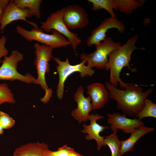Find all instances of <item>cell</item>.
Segmentation results:
<instances>
[{
  "mask_svg": "<svg viewBox=\"0 0 156 156\" xmlns=\"http://www.w3.org/2000/svg\"><path fill=\"white\" fill-rule=\"evenodd\" d=\"M121 45L120 42H115L110 37H106L103 41L94 45L96 49L94 52L90 54L83 53L80 55V58L86 60L87 66L90 68L95 67L99 69H105L109 55Z\"/></svg>",
  "mask_w": 156,
  "mask_h": 156,
  "instance_id": "obj_7",
  "label": "cell"
},
{
  "mask_svg": "<svg viewBox=\"0 0 156 156\" xmlns=\"http://www.w3.org/2000/svg\"><path fill=\"white\" fill-rule=\"evenodd\" d=\"M69 147L67 145L59 148L56 151H52L48 149L43 152L44 156H68Z\"/></svg>",
  "mask_w": 156,
  "mask_h": 156,
  "instance_id": "obj_25",
  "label": "cell"
},
{
  "mask_svg": "<svg viewBox=\"0 0 156 156\" xmlns=\"http://www.w3.org/2000/svg\"><path fill=\"white\" fill-rule=\"evenodd\" d=\"M16 32L29 42L36 41L48 46L52 49L59 48L71 45L66 37L55 30L51 34H46L41 29L34 28L28 30L20 26L16 27Z\"/></svg>",
  "mask_w": 156,
  "mask_h": 156,
  "instance_id": "obj_4",
  "label": "cell"
},
{
  "mask_svg": "<svg viewBox=\"0 0 156 156\" xmlns=\"http://www.w3.org/2000/svg\"><path fill=\"white\" fill-rule=\"evenodd\" d=\"M5 103H15L14 96L8 84L5 83L0 84V105Z\"/></svg>",
  "mask_w": 156,
  "mask_h": 156,
  "instance_id": "obj_23",
  "label": "cell"
},
{
  "mask_svg": "<svg viewBox=\"0 0 156 156\" xmlns=\"http://www.w3.org/2000/svg\"><path fill=\"white\" fill-rule=\"evenodd\" d=\"M52 59L57 64L56 68L59 77L56 94L58 98L61 100L63 98L64 92V84L67 77L74 73L79 72L81 78L88 76H91L94 74V70L85 65L86 60H82L80 63L75 65H72L69 63L68 57H66L65 61H61L57 57H53Z\"/></svg>",
  "mask_w": 156,
  "mask_h": 156,
  "instance_id": "obj_6",
  "label": "cell"
},
{
  "mask_svg": "<svg viewBox=\"0 0 156 156\" xmlns=\"http://www.w3.org/2000/svg\"><path fill=\"white\" fill-rule=\"evenodd\" d=\"M154 130L155 128L153 127L144 126L136 128L131 133L129 138L125 140L120 141L121 156L127 152L132 151L135 144L140 138Z\"/></svg>",
  "mask_w": 156,
  "mask_h": 156,
  "instance_id": "obj_16",
  "label": "cell"
},
{
  "mask_svg": "<svg viewBox=\"0 0 156 156\" xmlns=\"http://www.w3.org/2000/svg\"><path fill=\"white\" fill-rule=\"evenodd\" d=\"M84 89L80 86L75 93L74 97L77 104V108L71 112V116L79 123L88 120L89 113L92 110V100L90 96L86 97L84 95Z\"/></svg>",
  "mask_w": 156,
  "mask_h": 156,
  "instance_id": "obj_13",
  "label": "cell"
},
{
  "mask_svg": "<svg viewBox=\"0 0 156 156\" xmlns=\"http://www.w3.org/2000/svg\"><path fill=\"white\" fill-rule=\"evenodd\" d=\"M10 0H0V23L1 22L6 8Z\"/></svg>",
  "mask_w": 156,
  "mask_h": 156,
  "instance_id": "obj_27",
  "label": "cell"
},
{
  "mask_svg": "<svg viewBox=\"0 0 156 156\" xmlns=\"http://www.w3.org/2000/svg\"><path fill=\"white\" fill-rule=\"evenodd\" d=\"M87 93L91 98L92 109L95 110L103 107L109 98L108 90L102 83L96 82L87 87Z\"/></svg>",
  "mask_w": 156,
  "mask_h": 156,
  "instance_id": "obj_15",
  "label": "cell"
},
{
  "mask_svg": "<svg viewBox=\"0 0 156 156\" xmlns=\"http://www.w3.org/2000/svg\"><path fill=\"white\" fill-rule=\"evenodd\" d=\"M114 28L117 29L121 33L124 32L125 29L124 24L116 17H111L105 18L98 26L91 31V35L87 39V46L90 47L98 44L105 39L108 30Z\"/></svg>",
  "mask_w": 156,
  "mask_h": 156,
  "instance_id": "obj_10",
  "label": "cell"
},
{
  "mask_svg": "<svg viewBox=\"0 0 156 156\" xmlns=\"http://www.w3.org/2000/svg\"><path fill=\"white\" fill-rule=\"evenodd\" d=\"M136 117L140 120L148 117L156 118V104L153 103L150 99L146 98L143 108Z\"/></svg>",
  "mask_w": 156,
  "mask_h": 156,
  "instance_id": "obj_22",
  "label": "cell"
},
{
  "mask_svg": "<svg viewBox=\"0 0 156 156\" xmlns=\"http://www.w3.org/2000/svg\"><path fill=\"white\" fill-rule=\"evenodd\" d=\"M105 87L109 98L116 101L117 108L122 111V114L132 117L136 116L142 109L145 99L153 90L149 88L144 91L141 86L132 83H129L126 88L121 90L107 82L105 83Z\"/></svg>",
  "mask_w": 156,
  "mask_h": 156,
  "instance_id": "obj_1",
  "label": "cell"
},
{
  "mask_svg": "<svg viewBox=\"0 0 156 156\" xmlns=\"http://www.w3.org/2000/svg\"><path fill=\"white\" fill-rule=\"evenodd\" d=\"M118 131L114 132L110 135L104 137V144L109 148L111 156H121L120 141L116 133Z\"/></svg>",
  "mask_w": 156,
  "mask_h": 156,
  "instance_id": "obj_20",
  "label": "cell"
},
{
  "mask_svg": "<svg viewBox=\"0 0 156 156\" xmlns=\"http://www.w3.org/2000/svg\"><path fill=\"white\" fill-rule=\"evenodd\" d=\"M64 7L51 14L46 20L40 23V29L47 32L53 30L57 31L66 37L72 46L76 55V49L82 42L77 33L71 31L67 27L63 21Z\"/></svg>",
  "mask_w": 156,
  "mask_h": 156,
  "instance_id": "obj_8",
  "label": "cell"
},
{
  "mask_svg": "<svg viewBox=\"0 0 156 156\" xmlns=\"http://www.w3.org/2000/svg\"><path fill=\"white\" fill-rule=\"evenodd\" d=\"M116 10L127 14L131 13L134 10L142 6L144 0H114Z\"/></svg>",
  "mask_w": 156,
  "mask_h": 156,
  "instance_id": "obj_18",
  "label": "cell"
},
{
  "mask_svg": "<svg viewBox=\"0 0 156 156\" xmlns=\"http://www.w3.org/2000/svg\"><path fill=\"white\" fill-rule=\"evenodd\" d=\"M63 21L70 30L82 29L89 22L85 9L78 5H71L64 7Z\"/></svg>",
  "mask_w": 156,
  "mask_h": 156,
  "instance_id": "obj_9",
  "label": "cell"
},
{
  "mask_svg": "<svg viewBox=\"0 0 156 156\" xmlns=\"http://www.w3.org/2000/svg\"><path fill=\"white\" fill-rule=\"evenodd\" d=\"M7 38L4 35L0 38V64L2 62L1 58L8 56V51L5 47Z\"/></svg>",
  "mask_w": 156,
  "mask_h": 156,
  "instance_id": "obj_26",
  "label": "cell"
},
{
  "mask_svg": "<svg viewBox=\"0 0 156 156\" xmlns=\"http://www.w3.org/2000/svg\"><path fill=\"white\" fill-rule=\"evenodd\" d=\"M33 16L31 12L28 9H22L18 7L14 0H10L5 9L1 22L0 32H3L6 26L13 21L18 20L24 21L33 26L35 28H38L37 24L34 22L27 20V18Z\"/></svg>",
  "mask_w": 156,
  "mask_h": 156,
  "instance_id": "obj_12",
  "label": "cell"
},
{
  "mask_svg": "<svg viewBox=\"0 0 156 156\" xmlns=\"http://www.w3.org/2000/svg\"><path fill=\"white\" fill-rule=\"evenodd\" d=\"M138 38L137 34L130 38L123 45L111 52L108 56V62L105 69L110 71L109 83L116 87L118 83L123 89L126 88L129 83L122 81L120 78V73L123 68L127 67L132 72H135L136 69L131 68L129 64L131 56L133 52L139 48L135 44Z\"/></svg>",
  "mask_w": 156,
  "mask_h": 156,
  "instance_id": "obj_2",
  "label": "cell"
},
{
  "mask_svg": "<svg viewBox=\"0 0 156 156\" xmlns=\"http://www.w3.org/2000/svg\"><path fill=\"white\" fill-rule=\"evenodd\" d=\"M48 149L47 144L43 142L27 143L16 148L13 156H44V152Z\"/></svg>",
  "mask_w": 156,
  "mask_h": 156,
  "instance_id": "obj_17",
  "label": "cell"
},
{
  "mask_svg": "<svg viewBox=\"0 0 156 156\" xmlns=\"http://www.w3.org/2000/svg\"><path fill=\"white\" fill-rule=\"evenodd\" d=\"M16 6L22 9L29 10L38 18L40 17V6L42 0H14Z\"/></svg>",
  "mask_w": 156,
  "mask_h": 156,
  "instance_id": "obj_19",
  "label": "cell"
},
{
  "mask_svg": "<svg viewBox=\"0 0 156 156\" xmlns=\"http://www.w3.org/2000/svg\"><path fill=\"white\" fill-rule=\"evenodd\" d=\"M107 122L110 125V128L114 132L120 130L125 133L131 134L136 128L144 125L141 120L137 118L131 119L119 112L108 113Z\"/></svg>",
  "mask_w": 156,
  "mask_h": 156,
  "instance_id": "obj_11",
  "label": "cell"
},
{
  "mask_svg": "<svg viewBox=\"0 0 156 156\" xmlns=\"http://www.w3.org/2000/svg\"><path fill=\"white\" fill-rule=\"evenodd\" d=\"M68 156H84L79 153L75 151L74 148L69 147Z\"/></svg>",
  "mask_w": 156,
  "mask_h": 156,
  "instance_id": "obj_28",
  "label": "cell"
},
{
  "mask_svg": "<svg viewBox=\"0 0 156 156\" xmlns=\"http://www.w3.org/2000/svg\"><path fill=\"white\" fill-rule=\"evenodd\" d=\"M34 47L36 55L34 64L38 75L36 79L37 84L40 85L45 91L44 95L40 99V101L45 104L49 101L53 93L52 89L47 85L45 76L46 74L50 71L49 62L53 57L52 55L53 49L48 46L41 44L38 43L35 44Z\"/></svg>",
  "mask_w": 156,
  "mask_h": 156,
  "instance_id": "obj_3",
  "label": "cell"
},
{
  "mask_svg": "<svg viewBox=\"0 0 156 156\" xmlns=\"http://www.w3.org/2000/svg\"><path fill=\"white\" fill-rule=\"evenodd\" d=\"M3 130L0 126V135L3 134Z\"/></svg>",
  "mask_w": 156,
  "mask_h": 156,
  "instance_id": "obj_29",
  "label": "cell"
},
{
  "mask_svg": "<svg viewBox=\"0 0 156 156\" xmlns=\"http://www.w3.org/2000/svg\"><path fill=\"white\" fill-rule=\"evenodd\" d=\"M104 118L103 116L97 113L90 115L88 120L90 121V124L87 125L83 124V129L81 130L83 133L88 134L85 136L86 139L88 140H94L96 141L98 151H100L102 147L105 146L104 142L105 137L101 136L100 134L104 132L108 127L101 125L97 122L99 119Z\"/></svg>",
  "mask_w": 156,
  "mask_h": 156,
  "instance_id": "obj_14",
  "label": "cell"
},
{
  "mask_svg": "<svg viewBox=\"0 0 156 156\" xmlns=\"http://www.w3.org/2000/svg\"><path fill=\"white\" fill-rule=\"evenodd\" d=\"M15 123V120L8 114L0 111V126L3 130L11 128Z\"/></svg>",
  "mask_w": 156,
  "mask_h": 156,
  "instance_id": "obj_24",
  "label": "cell"
},
{
  "mask_svg": "<svg viewBox=\"0 0 156 156\" xmlns=\"http://www.w3.org/2000/svg\"><path fill=\"white\" fill-rule=\"evenodd\" d=\"M88 2L92 4V10L93 11L104 9L107 11L113 18L116 17L114 12L116 10L114 0H88Z\"/></svg>",
  "mask_w": 156,
  "mask_h": 156,
  "instance_id": "obj_21",
  "label": "cell"
},
{
  "mask_svg": "<svg viewBox=\"0 0 156 156\" xmlns=\"http://www.w3.org/2000/svg\"><path fill=\"white\" fill-rule=\"evenodd\" d=\"M23 57V54L17 50L12 51L10 55L4 57L0 67V80H18L27 83L37 84L36 79L30 73L24 75L18 72V64Z\"/></svg>",
  "mask_w": 156,
  "mask_h": 156,
  "instance_id": "obj_5",
  "label": "cell"
}]
</instances>
